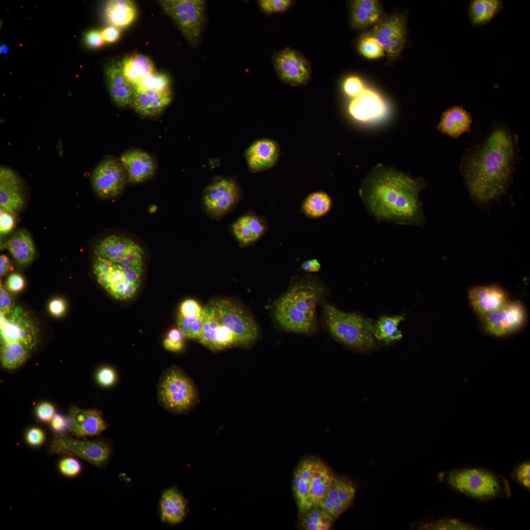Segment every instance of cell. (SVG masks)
Listing matches in <instances>:
<instances>
[{
  "label": "cell",
  "instance_id": "cell-49",
  "mask_svg": "<svg viewBox=\"0 0 530 530\" xmlns=\"http://www.w3.org/2000/svg\"><path fill=\"white\" fill-rule=\"evenodd\" d=\"M15 302L10 292L0 284V312L5 315L10 314L14 310Z\"/></svg>",
  "mask_w": 530,
  "mask_h": 530
},
{
  "label": "cell",
  "instance_id": "cell-21",
  "mask_svg": "<svg viewBox=\"0 0 530 530\" xmlns=\"http://www.w3.org/2000/svg\"><path fill=\"white\" fill-rule=\"evenodd\" d=\"M468 296L474 311L480 318L502 306L508 299L499 286H477L470 289Z\"/></svg>",
  "mask_w": 530,
  "mask_h": 530
},
{
  "label": "cell",
  "instance_id": "cell-33",
  "mask_svg": "<svg viewBox=\"0 0 530 530\" xmlns=\"http://www.w3.org/2000/svg\"><path fill=\"white\" fill-rule=\"evenodd\" d=\"M503 2L499 0H473L469 7V18L473 26L486 25L503 9Z\"/></svg>",
  "mask_w": 530,
  "mask_h": 530
},
{
  "label": "cell",
  "instance_id": "cell-16",
  "mask_svg": "<svg viewBox=\"0 0 530 530\" xmlns=\"http://www.w3.org/2000/svg\"><path fill=\"white\" fill-rule=\"evenodd\" d=\"M366 33L376 39L388 60L397 58L404 49L406 38L405 18L393 14L382 19Z\"/></svg>",
  "mask_w": 530,
  "mask_h": 530
},
{
  "label": "cell",
  "instance_id": "cell-15",
  "mask_svg": "<svg viewBox=\"0 0 530 530\" xmlns=\"http://www.w3.org/2000/svg\"><path fill=\"white\" fill-rule=\"evenodd\" d=\"M272 60L278 77L284 83L303 86L310 80L311 65L301 53L287 48L274 53Z\"/></svg>",
  "mask_w": 530,
  "mask_h": 530
},
{
  "label": "cell",
  "instance_id": "cell-27",
  "mask_svg": "<svg viewBox=\"0 0 530 530\" xmlns=\"http://www.w3.org/2000/svg\"><path fill=\"white\" fill-rule=\"evenodd\" d=\"M70 421L71 431L79 437L97 435L107 427L100 413L92 409L73 408Z\"/></svg>",
  "mask_w": 530,
  "mask_h": 530
},
{
  "label": "cell",
  "instance_id": "cell-34",
  "mask_svg": "<svg viewBox=\"0 0 530 530\" xmlns=\"http://www.w3.org/2000/svg\"><path fill=\"white\" fill-rule=\"evenodd\" d=\"M121 63L123 74L132 85L142 78L155 72L152 60L141 54H133L126 57Z\"/></svg>",
  "mask_w": 530,
  "mask_h": 530
},
{
  "label": "cell",
  "instance_id": "cell-26",
  "mask_svg": "<svg viewBox=\"0 0 530 530\" xmlns=\"http://www.w3.org/2000/svg\"><path fill=\"white\" fill-rule=\"evenodd\" d=\"M161 521L174 526L182 523L188 513V502L175 487L165 489L159 503Z\"/></svg>",
  "mask_w": 530,
  "mask_h": 530
},
{
  "label": "cell",
  "instance_id": "cell-1",
  "mask_svg": "<svg viewBox=\"0 0 530 530\" xmlns=\"http://www.w3.org/2000/svg\"><path fill=\"white\" fill-rule=\"evenodd\" d=\"M518 140L507 125L496 122L485 139L462 157L461 175L480 209L489 210L511 187L519 159Z\"/></svg>",
  "mask_w": 530,
  "mask_h": 530
},
{
  "label": "cell",
  "instance_id": "cell-57",
  "mask_svg": "<svg viewBox=\"0 0 530 530\" xmlns=\"http://www.w3.org/2000/svg\"><path fill=\"white\" fill-rule=\"evenodd\" d=\"M102 36L105 41L113 42L120 37V31L115 26H108L101 31Z\"/></svg>",
  "mask_w": 530,
  "mask_h": 530
},
{
  "label": "cell",
  "instance_id": "cell-10",
  "mask_svg": "<svg viewBox=\"0 0 530 530\" xmlns=\"http://www.w3.org/2000/svg\"><path fill=\"white\" fill-rule=\"evenodd\" d=\"M160 3L186 40L193 47L200 43L206 22V5L202 0H164Z\"/></svg>",
  "mask_w": 530,
  "mask_h": 530
},
{
  "label": "cell",
  "instance_id": "cell-9",
  "mask_svg": "<svg viewBox=\"0 0 530 530\" xmlns=\"http://www.w3.org/2000/svg\"><path fill=\"white\" fill-rule=\"evenodd\" d=\"M242 196L241 187L235 179L215 176L202 191L201 208L209 218L220 221L237 208Z\"/></svg>",
  "mask_w": 530,
  "mask_h": 530
},
{
  "label": "cell",
  "instance_id": "cell-40",
  "mask_svg": "<svg viewBox=\"0 0 530 530\" xmlns=\"http://www.w3.org/2000/svg\"><path fill=\"white\" fill-rule=\"evenodd\" d=\"M426 530H478L481 528L477 525L469 523L464 520L456 518H444L437 521H433L425 524L421 527Z\"/></svg>",
  "mask_w": 530,
  "mask_h": 530
},
{
  "label": "cell",
  "instance_id": "cell-60",
  "mask_svg": "<svg viewBox=\"0 0 530 530\" xmlns=\"http://www.w3.org/2000/svg\"><path fill=\"white\" fill-rule=\"evenodd\" d=\"M13 268L12 263L10 259L6 255L2 254L0 256V276L3 277Z\"/></svg>",
  "mask_w": 530,
  "mask_h": 530
},
{
  "label": "cell",
  "instance_id": "cell-56",
  "mask_svg": "<svg viewBox=\"0 0 530 530\" xmlns=\"http://www.w3.org/2000/svg\"><path fill=\"white\" fill-rule=\"evenodd\" d=\"M49 310L53 316H61L66 310V304L64 300L61 298L53 299L49 303Z\"/></svg>",
  "mask_w": 530,
  "mask_h": 530
},
{
  "label": "cell",
  "instance_id": "cell-32",
  "mask_svg": "<svg viewBox=\"0 0 530 530\" xmlns=\"http://www.w3.org/2000/svg\"><path fill=\"white\" fill-rule=\"evenodd\" d=\"M105 13L107 21L115 27H124L134 20L136 9L134 3L129 0L109 1Z\"/></svg>",
  "mask_w": 530,
  "mask_h": 530
},
{
  "label": "cell",
  "instance_id": "cell-46",
  "mask_svg": "<svg viewBox=\"0 0 530 530\" xmlns=\"http://www.w3.org/2000/svg\"><path fill=\"white\" fill-rule=\"evenodd\" d=\"M58 467L60 472L68 477H76L81 469L80 462L73 457H67L62 459L59 463Z\"/></svg>",
  "mask_w": 530,
  "mask_h": 530
},
{
  "label": "cell",
  "instance_id": "cell-20",
  "mask_svg": "<svg viewBox=\"0 0 530 530\" xmlns=\"http://www.w3.org/2000/svg\"><path fill=\"white\" fill-rule=\"evenodd\" d=\"M25 205L23 185L19 176L11 169L0 168V208L11 213L21 210Z\"/></svg>",
  "mask_w": 530,
  "mask_h": 530
},
{
  "label": "cell",
  "instance_id": "cell-52",
  "mask_svg": "<svg viewBox=\"0 0 530 530\" xmlns=\"http://www.w3.org/2000/svg\"><path fill=\"white\" fill-rule=\"evenodd\" d=\"M12 214L0 208V233L1 235L9 233L13 229L15 220Z\"/></svg>",
  "mask_w": 530,
  "mask_h": 530
},
{
  "label": "cell",
  "instance_id": "cell-61",
  "mask_svg": "<svg viewBox=\"0 0 530 530\" xmlns=\"http://www.w3.org/2000/svg\"><path fill=\"white\" fill-rule=\"evenodd\" d=\"M8 49L6 45H2L0 48V52L2 53H5L7 52Z\"/></svg>",
  "mask_w": 530,
  "mask_h": 530
},
{
  "label": "cell",
  "instance_id": "cell-5",
  "mask_svg": "<svg viewBox=\"0 0 530 530\" xmlns=\"http://www.w3.org/2000/svg\"><path fill=\"white\" fill-rule=\"evenodd\" d=\"M440 477L456 491L480 501L509 498L511 494L505 477L486 469H454L442 473Z\"/></svg>",
  "mask_w": 530,
  "mask_h": 530
},
{
  "label": "cell",
  "instance_id": "cell-54",
  "mask_svg": "<svg viewBox=\"0 0 530 530\" xmlns=\"http://www.w3.org/2000/svg\"><path fill=\"white\" fill-rule=\"evenodd\" d=\"M55 409L53 406L48 402H43L39 404L36 410L38 418L43 422H48L52 420L54 416Z\"/></svg>",
  "mask_w": 530,
  "mask_h": 530
},
{
  "label": "cell",
  "instance_id": "cell-14",
  "mask_svg": "<svg viewBox=\"0 0 530 530\" xmlns=\"http://www.w3.org/2000/svg\"><path fill=\"white\" fill-rule=\"evenodd\" d=\"M526 314L521 302L508 300L481 319L486 333L493 337L502 338L518 331L526 321Z\"/></svg>",
  "mask_w": 530,
  "mask_h": 530
},
{
  "label": "cell",
  "instance_id": "cell-50",
  "mask_svg": "<svg viewBox=\"0 0 530 530\" xmlns=\"http://www.w3.org/2000/svg\"><path fill=\"white\" fill-rule=\"evenodd\" d=\"M116 373L111 368L106 367L100 369L97 374L98 383L104 387L113 385L116 380Z\"/></svg>",
  "mask_w": 530,
  "mask_h": 530
},
{
  "label": "cell",
  "instance_id": "cell-28",
  "mask_svg": "<svg viewBox=\"0 0 530 530\" xmlns=\"http://www.w3.org/2000/svg\"><path fill=\"white\" fill-rule=\"evenodd\" d=\"M472 114L461 106H451L442 114L437 129L442 133L457 138L463 133L470 132Z\"/></svg>",
  "mask_w": 530,
  "mask_h": 530
},
{
  "label": "cell",
  "instance_id": "cell-39",
  "mask_svg": "<svg viewBox=\"0 0 530 530\" xmlns=\"http://www.w3.org/2000/svg\"><path fill=\"white\" fill-rule=\"evenodd\" d=\"M301 526L306 530H318L319 525L332 526L334 518L318 506H314L304 512Z\"/></svg>",
  "mask_w": 530,
  "mask_h": 530
},
{
  "label": "cell",
  "instance_id": "cell-43",
  "mask_svg": "<svg viewBox=\"0 0 530 530\" xmlns=\"http://www.w3.org/2000/svg\"><path fill=\"white\" fill-rule=\"evenodd\" d=\"M530 461L522 462L517 464L514 468L511 473V477L520 485L525 489L529 490L530 486Z\"/></svg>",
  "mask_w": 530,
  "mask_h": 530
},
{
  "label": "cell",
  "instance_id": "cell-22",
  "mask_svg": "<svg viewBox=\"0 0 530 530\" xmlns=\"http://www.w3.org/2000/svg\"><path fill=\"white\" fill-rule=\"evenodd\" d=\"M348 110L354 118L366 122L381 118L386 114L387 108L383 99L377 92L365 89L350 102Z\"/></svg>",
  "mask_w": 530,
  "mask_h": 530
},
{
  "label": "cell",
  "instance_id": "cell-30",
  "mask_svg": "<svg viewBox=\"0 0 530 530\" xmlns=\"http://www.w3.org/2000/svg\"><path fill=\"white\" fill-rule=\"evenodd\" d=\"M350 10L352 26L357 29L367 28L382 20L381 6L377 0H354L351 2Z\"/></svg>",
  "mask_w": 530,
  "mask_h": 530
},
{
  "label": "cell",
  "instance_id": "cell-24",
  "mask_svg": "<svg viewBox=\"0 0 530 530\" xmlns=\"http://www.w3.org/2000/svg\"><path fill=\"white\" fill-rule=\"evenodd\" d=\"M120 161L125 169L128 179L132 184H137L151 179L155 174L157 165L154 158L145 151L135 149L123 154Z\"/></svg>",
  "mask_w": 530,
  "mask_h": 530
},
{
  "label": "cell",
  "instance_id": "cell-44",
  "mask_svg": "<svg viewBox=\"0 0 530 530\" xmlns=\"http://www.w3.org/2000/svg\"><path fill=\"white\" fill-rule=\"evenodd\" d=\"M184 338L178 328H172L168 332L166 338L163 341L164 347L169 351H180L184 347Z\"/></svg>",
  "mask_w": 530,
  "mask_h": 530
},
{
  "label": "cell",
  "instance_id": "cell-42",
  "mask_svg": "<svg viewBox=\"0 0 530 530\" xmlns=\"http://www.w3.org/2000/svg\"><path fill=\"white\" fill-rule=\"evenodd\" d=\"M358 49L364 56L370 59L378 58L386 55L383 48L376 39L366 33L363 34L359 39Z\"/></svg>",
  "mask_w": 530,
  "mask_h": 530
},
{
  "label": "cell",
  "instance_id": "cell-29",
  "mask_svg": "<svg viewBox=\"0 0 530 530\" xmlns=\"http://www.w3.org/2000/svg\"><path fill=\"white\" fill-rule=\"evenodd\" d=\"M334 478L330 469L324 463L318 459H314L307 510L318 506L320 499L329 489Z\"/></svg>",
  "mask_w": 530,
  "mask_h": 530
},
{
  "label": "cell",
  "instance_id": "cell-47",
  "mask_svg": "<svg viewBox=\"0 0 530 530\" xmlns=\"http://www.w3.org/2000/svg\"><path fill=\"white\" fill-rule=\"evenodd\" d=\"M345 93L350 97L355 98L365 89L362 80L356 76H350L345 79L343 85Z\"/></svg>",
  "mask_w": 530,
  "mask_h": 530
},
{
  "label": "cell",
  "instance_id": "cell-4",
  "mask_svg": "<svg viewBox=\"0 0 530 530\" xmlns=\"http://www.w3.org/2000/svg\"><path fill=\"white\" fill-rule=\"evenodd\" d=\"M322 321L325 329L336 341L357 352L374 349L371 320L356 313L343 312L330 303L322 306Z\"/></svg>",
  "mask_w": 530,
  "mask_h": 530
},
{
  "label": "cell",
  "instance_id": "cell-23",
  "mask_svg": "<svg viewBox=\"0 0 530 530\" xmlns=\"http://www.w3.org/2000/svg\"><path fill=\"white\" fill-rule=\"evenodd\" d=\"M172 100L171 90L158 91L134 88L130 104L132 108L143 116H156L161 113Z\"/></svg>",
  "mask_w": 530,
  "mask_h": 530
},
{
  "label": "cell",
  "instance_id": "cell-48",
  "mask_svg": "<svg viewBox=\"0 0 530 530\" xmlns=\"http://www.w3.org/2000/svg\"><path fill=\"white\" fill-rule=\"evenodd\" d=\"M203 307L196 300L192 299H186L181 303L179 307V314L187 317L201 314Z\"/></svg>",
  "mask_w": 530,
  "mask_h": 530
},
{
  "label": "cell",
  "instance_id": "cell-19",
  "mask_svg": "<svg viewBox=\"0 0 530 530\" xmlns=\"http://www.w3.org/2000/svg\"><path fill=\"white\" fill-rule=\"evenodd\" d=\"M104 70L108 92L112 101L119 107L130 105L134 88L123 74L121 62L117 59L108 61L106 63Z\"/></svg>",
  "mask_w": 530,
  "mask_h": 530
},
{
  "label": "cell",
  "instance_id": "cell-31",
  "mask_svg": "<svg viewBox=\"0 0 530 530\" xmlns=\"http://www.w3.org/2000/svg\"><path fill=\"white\" fill-rule=\"evenodd\" d=\"M6 247L19 265H26L34 259L35 249L33 241L29 233L24 229L14 233L7 240Z\"/></svg>",
  "mask_w": 530,
  "mask_h": 530
},
{
  "label": "cell",
  "instance_id": "cell-6",
  "mask_svg": "<svg viewBox=\"0 0 530 530\" xmlns=\"http://www.w3.org/2000/svg\"><path fill=\"white\" fill-rule=\"evenodd\" d=\"M159 404L178 414L187 413L197 405L199 396L191 378L181 368L172 366L165 370L157 386Z\"/></svg>",
  "mask_w": 530,
  "mask_h": 530
},
{
  "label": "cell",
  "instance_id": "cell-25",
  "mask_svg": "<svg viewBox=\"0 0 530 530\" xmlns=\"http://www.w3.org/2000/svg\"><path fill=\"white\" fill-rule=\"evenodd\" d=\"M279 153L277 144L272 140L263 139L253 143L245 154L247 165L252 172H261L273 167Z\"/></svg>",
  "mask_w": 530,
  "mask_h": 530
},
{
  "label": "cell",
  "instance_id": "cell-3",
  "mask_svg": "<svg viewBox=\"0 0 530 530\" xmlns=\"http://www.w3.org/2000/svg\"><path fill=\"white\" fill-rule=\"evenodd\" d=\"M327 294L326 286L318 277L293 276L287 290L273 304V318L283 331L313 336L320 328L317 308Z\"/></svg>",
  "mask_w": 530,
  "mask_h": 530
},
{
  "label": "cell",
  "instance_id": "cell-18",
  "mask_svg": "<svg viewBox=\"0 0 530 530\" xmlns=\"http://www.w3.org/2000/svg\"><path fill=\"white\" fill-rule=\"evenodd\" d=\"M269 228L268 221L265 216L249 209L231 224L230 231L240 247L247 248L261 240Z\"/></svg>",
  "mask_w": 530,
  "mask_h": 530
},
{
  "label": "cell",
  "instance_id": "cell-37",
  "mask_svg": "<svg viewBox=\"0 0 530 530\" xmlns=\"http://www.w3.org/2000/svg\"><path fill=\"white\" fill-rule=\"evenodd\" d=\"M30 350L17 342L1 343L0 360L3 368L15 369L23 365L29 356Z\"/></svg>",
  "mask_w": 530,
  "mask_h": 530
},
{
  "label": "cell",
  "instance_id": "cell-11",
  "mask_svg": "<svg viewBox=\"0 0 530 530\" xmlns=\"http://www.w3.org/2000/svg\"><path fill=\"white\" fill-rule=\"evenodd\" d=\"M53 454H66L80 457L98 466L108 461L111 452L109 445L100 440H80L64 434L55 436L50 448Z\"/></svg>",
  "mask_w": 530,
  "mask_h": 530
},
{
  "label": "cell",
  "instance_id": "cell-51",
  "mask_svg": "<svg viewBox=\"0 0 530 530\" xmlns=\"http://www.w3.org/2000/svg\"><path fill=\"white\" fill-rule=\"evenodd\" d=\"M5 288L12 292H18L21 291L25 286V281L23 276L20 274L14 273L11 274L6 281Z\"/></svg>",
  "mask_w": 530,
  "mask_h": 530
},
{
  "label": "cell",
  "instance_id": "cell-13",
  "mask_svg": "<svg viewBox=\"0 0 530 530\" xmlns=\"http://www.w3.org/2000/svg\"><path fill=\"white\" fill-rule=\"evenodd\" d=\"M0 325L1 343L19 342L31 351L39 342L40 329L37 320L20 306H16L7 315Z\"/></svg>",
  "mask_w": 530,
  "mask_h": 530
},
{
  "label": "cell",
  "instance_id": "cell-59",
  "mask_svg": "<svg viewBox=\"0 0 530 530\" xmlns=\"http://www.w3.org/2000/svg\"><path fill=\"white\" fill-rule=\"evenodd\" d=\"M301 269L308 272H318L321 268V265L317 259H313L303 262L300 266Z\"/></svg>",
  "mask_w": 530,
  "mask_h": 530
},
{
  "label": "cell",
  "instance_id": "cell-55",
  "mask_svg": "<svg viewBox=\"0 0 530 530\" xmlns=\"http://www.w3.org/2000/svg\"><path fill=\"white\" fill-rule=\"evenodd\" d=\"M85 41L88 46L93 48L100 47L105 41L101 32L97 30H91L85 34Z\"/></svg>",
  "mask_w": 530,
  "mask_h": 530
},
{
  "label": "cell",
  "instance_id": "cell-45",
  "mask_svg": "<svg viewBox=\"0 0 530 530\" xmlns=\"http://www.w3.org/2000/svg\"><path fill=\"white\" fill-rule=\"evenodd\" d=\"M260 8L265 13L272 14L284 12L292 5L290 0H260L258 1Z\"/></svg>",
  "mask_w": 530,
  "mask_h": 530
},
{
  "label": "cell",
  "instance_id": "cell-8",
  "mask_svg": "<svg viewBox=\"0 0 530 530\" xmlns=\"http://www.w3.org/2000/svg\"><path fill=\"white\" fill-rule=\"evenodd\" d=\"M210 302L219 323L234 334L240 345L250 346L260 340L261 332L257 321L238 303L225 298H216Z\"/></svg>",
  "mask_w": 530,
  "mask_h": 530
},
{
  "label": "cell",
  "instance_id": "cell-58",
  "mask_svg": "<svg viewBox=\"0 0 530 530\" xmlns=\"http://www.w3.org/2000/svg\"><path fill=\"white\" fill-rule=\"evenodd\" d=\"M67 419L58 414H55L51 420V426L53 429L58 432L64 431L68 426Z\"/></svg>",
  "mask_w": 530,
  "mask_h": 530
},
{
  "label": "cell",
  "instance_id": "cell-53",
  "mask_svg": "<svg viewBox=\"0 0 530 530\" xmlns=\"http://www.w3.org/2000/svg\"><path fill=\"white\" fill-rule=\"evenodd\" d=\"M26 438L27 442L30 446H38L44 442L45 436L41 429L33 427L28 430Z\"/></svg>",
  "mask_w": 530,
  "mask_h": 530
},
{
  "label": "cell",
  "instance_id": "cell-17",
  "mask_svg": "<svg viewBox=\"0 0 530 530\" xmlns=\"http://www.w3.org/2000/svg\"><path fill=\"white\" fill-rule=\"evenodd\" d=\"M128 175L121 163L114 159H107L99 163L91 176V183L101 198L116 197L124 190Z\"/></svg>",
  "mask_w": 530,
  "mask_h": 530
},
{
  "label": "cell",
  "instance_id": "cell-7",
  "mask_svg": "<svg viewBox=\"0 0 530 530\" xmlns=\"http://www.w3.org/2000/svg\"><path fill=\"white\" fill-rule=\"evenodd\" d=\"M93 269L98 282L114 298H132L141 284L143 267L125 266L95 255Z\"/></svg>",
  "mask_w": 530,
  "mask_h": 530
},
{
  "label": "cell",
  "instance_id": "cell-2",
  "mask_svg": "<svg viewBox=\"0 0 530 530\" xmlns=\"http://www.w3.org/2000/svg\"><path fill=\"white\" fill-rule=\"evenodd\" d=\"M425 186L422 179L384 170L369 180L361 195L377 219L423 227L425 216L419 194Z\"/></svg>",
  "mask_w": 530,
  "mask_h": 530
},
{
  "label": "cell",
  "instance_id": "cell-36",
  "mask_svg": "<svg viewBox=\"0 0 530 530\" xmlns=\"http://www.w3.org/2000/svg\"><path fill=\"white\" fill-rule=\"evenodd\" d=\"M331 197L323 191L314 192L303 200L301 212L306 216L317 219L325 216L332 207Z\"/></svg>",
  "mask_w": 530,
  "mask_h": 530
},
{
  "label": "cell",
  "instance_id": "cell-41",
  "mask_svg": "<svg viewBox=\"0 0 530 530\" xmlns=\"http://www.w3.org/2000/svg\"><path fill=\"white\" fill-rule=\"evenodd\" d=\"M170 84L169 79L166 75L155 71L142 78L132 85L134 88L167 91L171 90Z\"/></svg>",
  "mask_w": 530,
  "mask_h": 530
},
{
  "label": "cell",
  "instance_id": "cell-35",
  "mask_svg": "<svg viewBox=\"0 0 530 530\" xmlns=\"http://www.w3.org/2000/svg\"><path fill=\"white\" fill-rule=\"evenodd\" d=\"M404 320L402 315L382 316L373 324V335L385 344L398 341L402 334L398 327L399 322Z\"/></svg>",
  "mask_w": 530,
  "mask_h": 530
},
{
  "label": "cell",
  "instance_id": "cell-12",
  "mask_svg": "<svg viewBox=\"0 0 530 530\" xmlns=\"http://www.w3.org/2000/svg\"><path fill=\"white\" fill-rule=\"evenodd\" d=\"M95 255L125 266L143 267L144 251L132 239L112 235L100 240L94 248Z\"/></svg>",
  "mask_w": 530,
  "mask_h": 530
},
{
  "label": "cell",
  "instance_id": "cell-38",
  "mask_svg": "<svg viewBox=\"0 0 530 530\" xmlns=\"http://www.w3.org/2000/svg\"><path fill=\"white\" fill-rule=\"evenodd\" d=\"M204 316V307L203 312L198 315L185 317L178 314L176 322L177 328L184 338L199 340L202 334Z\"/></svg>",
  "mask_w": 530,
  "mask_h": 530
}]
</instances>
